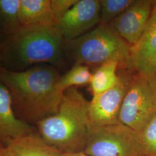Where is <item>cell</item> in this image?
Listing matches in <instances>:
<instances>
[{
  "label": "cell",
  "instance_id": "6da1fadb",
  "mask_svg": "<svg viewBox=\"0 0 156 156\" xmlns=\"http://www.w3.org/2000/svg\"><path fill=\"white\" fill-rule=\"evenodd\" d=\"M60 76L56 67L49 64L20 71L0 67V81L9 91L13 107L26 123H37L57 111L64 94Z\"/></svg>",
  "mask_w": 156,
  "mask_h": 156
},
{
  "label": "cell",
  "instance_id": "7a4b0ae2",
  "mask_svg": "<svg viewBox=\"0 0 156 156\" xmlns=\"http://www.w3.org/2000/svg\"><path fill=\"white\" fill-rule=\"evenodd\" d=\"M65 40L53 26H21L0 44L2 67L13 71L41 63L60 67L64 63Z\"/></svg>",
  "mask_w": 156,
  "mask_h": 156
},
{
  "label": "cell",
  "instance_id": "3957f363",
  "mask_svg": "<svg viewBox=\"0 0 156 156\" xmlns=\"http://www.w3.org/2000/svg\"><path fill=\"white\" fill-rule=\"evenodd\" d=\"M89 104L76 87L65 90L57 111L36 123L40 136L65 153L84 151L91 128Z\"/></svg>",
  "mask_w": 156,
  "mask_h": 156
},
{
  "label": "cell",
  "instance_id": "277c9868",
  "mask_svg": "<svg viewBox=\"0 0 156 156\" xmlns=\"http://www.w3.org/2000/svg\"><path fill=\"white\" fill-rule=\"evenodd\" d=\"M130 47L108 24H101L70 41L65 42L64 51L74 64L101 66L115 62L129 69Z\"/></svg>",
  "mask_w": 156,
  "mask_h": 156
},
{
  "label": "cell",
  "instance_id": "5b68a950",
  "mask_svg": "<svg viewBox=\"0 0 156 156\" xmlns=\"http://www.w3.org/2000/svg\"><path fill=\"white\" fill-rule=\"evenodd\" d=\"M156 115V77L136 73L123 100L120 122L137 133Z\"/></svg>",
  "mask_w": 156,
  "mask_h": 156
},
{
  "label": "cell",
  "instance_id": "8992f818",
  "mask_svg": "<svg viewBox=\"0 0 156 156\" xmlns=\"http://www.w3.org/2000/svg\"><path fill=\"white\" fill-rule=\"evenodd\" d=\"M84 152L90 156H145L138 133L122 123L91 127Z\"/></svg>",
  "mask_w": 156,
  "mask_h": 156
},
{
  "label": "cell",
  "instance_id": "52a82bcc",
  "mask_svg": "<svg viewBox=\"0 0 156 156\" xmlns=\"http://www.w3.org/2000/svg\"><path fill=\"white\" fill-rule=\"evenodd\" d=\"M133 76L131 73H124L120 75V81L117 85L93 96L88 109L91 127L121 123L119 120L121 108Z\"/></svg>",
  "mask_w": 156,
  "mask_h": 156
},
{
  "label": "cell",
  "instance_id": "ba28073f",
  "mask_svg": "<svg viewBox=\"0 0 156 156\" xmlns=\"http://www.w3.org/2000/svg\"><path fill=\"white\" fill-rule=\"evenodd\" d=\"M100 22V1L78 0L55 27L67 42L89 32Z\"/></svg>",
  "mask_w": 156,
  "mask_h": 156
},
{
  "label": "cell",
  "instance_id": "9c48e42d",
  "mask_svg": "<svg viewBox=\"0 0 156 156\" xmlns=\"http://www.w3.org/2000/svg\"><path fill=\"white\" fill-rule=\"evenodd\" d=\"M156 3L155 1L135 0L108 25L131 46L135 45L145 31Z\"/></svg>",
  "mask_w": 156,
  "mask_h": 156
},
{
  "label": "cell",
  "instance_id": "30bf717a",
  "mask_svg": "<svg viewBox=\"0 0 156 156\" xmlns=\"http://www.w3.org/2000/svg\"><path fill=\"white\" fill-rule=\"evenodd\" d=\"M131 71L156 77V26L149 20L138 42L130 47Z\"/></svg>",
  "mask_w": 156,
  "mask_h": 156
},
{
  "label": "cell",
  "instance_id": "8fae6325",
  "mask_svg": "<svg viewBox=\"0 0 156 156\" xmlns=\"http://www.w3.org/2000/svg\"><path fill=\"white\" fill-rule=\"evenodd\" d=\"M33 132L30 124L17 117L10 92L0 81V142L5 146L17 137Z\"/></svg>",
  "mask_w": 156,
  "mask_h": 156
},
{
  "label": "cell",
  "instance_id": "7c38bea8",
  "mask_svg": "<svg viewBox=\"0 0 156 156\" xmlns=\"http://www.w3.org/2000/svg\"><path fill=\"white\" fill-rule=\"evenodd\" d=\"M5 149L7 156H64L66 154L34 132L12 140Z\"/></svg>",
  "mask_w": 156,
  "mask_h": 156
},
{
  "label": "cell",
  "instance_id": "4fadbf2b",
  "mask_svg": "<svg viewBox=\"0 0 156 156\" xmlns=\"http://www.w3.org/2000/svg\"><path fill=\"white\" fill-rule=\"evenodd\" d=\"M19 20L21 25L53 26L51 0H20Z\"/></svg>",
  "mask_w": 156,
  "mask_h": 156
},
{
  "label": "cell",
  "instance_id": "5bb4252c",
  "mask_svg": "<svg viewBox=\"0 0 156 156\" xmlns=\"http://www.w3.org/2000/svg\"><path fill=\"white\" fill-rule=\"evenodd\" d=\"M119 64L115 62H106L100 66L92 75L90 87L93 96L111 89L120 81V75H117Z\"/></svg>",
  "mask_w": 156,
  "mask_h": 156
},
{
  "label": "cell",
  "instance_id": "9a60e30c",
  "mask_svg": "<svg viewBox=\"0 0 156 156\" xmlns=\"http://www.w3.org/2000/svg\"><path fill=\"white\" fill-rule=\"evenodd\" d=\"M20 0H0V33L5 38L22 26L19 20Z\"/></svg>",
  "mask_w": 156,
  "mask_h": 156
},
{
  "label": "cell",
  "instance_id": "2e32d148",
  "mask_svg": "<svg viewBox=\"0 0 156 156\" xmlns=\"http://www.w3.org/2000/svg\"><path fill=\"white\" fill-rule=\"evenodd\" d=\"M92 75L87 66L79 64H73L67 73L60 76L61 89L64 91L71 87L90 83Z\"/></svg>",
  "mask_w": 156,
  "mask_h": 156
},
{
  "label": "cell",
  "instance_id": "e0dca14e",
  "mask_svg": "<svg viewBox=\"0 0 156 156\" xmlns=\"http://www.w3.org/2000/svg\"><path fill=\"white\" fill-rule=\"evenodd\" d=\"M101 24H108L131 5L135 0H100Z\"/></svg>",
  "mask_w": 156,
  "mask_h": 156
},
{
  "label": "cell",
  "instance_id": "ac0fdd59",
  "mask_svg": "<svg viewBox=\"0 0 156 156\" xmlns=\"http://www.w3.org/2000/svg\"><path fill=\"white\" fill-rule=\"evenodd\" d=\"M145 156H156V115L138 133Z\"/></svg>",
  "mask_w": 156,
  "mask_h": 156
},
{
  "label": "cell",
  "instance_id": "d6986e66",
  "mask_svg": "<svg viewBox=\"0 0 156 156\" xmlns=\"http://www.w3.org/2000/svg\"><path fill=\"white\" fill-rule=\"evenodd\" d=\"M78 0H51V8L54 25L74 5Z\"/></svg>",
  "mask_w": 156,
  "mask_h": 156
},
{
  "label": "cell",
  "instance_id": "ffe728a7",
  "mask_svg": "<svg viewBox=\"0 0 156 156\" xmlns=\"http://www.w3.org/2000/svg\"><path fill=\"white\" fill-rule=\"evenodd\" d=\"M150 21L151 22L153 23L156 26V3L151 13Z\"/></svg>",
  "mask_w": 156,
  "mask_h": 156
},
{
  "label": "cell",
  "instance_id": "44dd1931",
  "mask_svg": "<svg viewBox=\"0 0 156 156\" xmlns=\"http://www.w3.org/2000/svg\"><path fill=\"white\" fill-rule=\"evenodd\" d=\"M64 156H90L86 154L84 151L72 153H66Z\"/></svg>",
  "mask_w": 156,
  "mask_h": 156
},
{
  "label": "cell",
  "instance_id": "7402d4cb",
  "mask_svg": "<svg viewBox=\"0 0 156 156\" xmlns=\"http://www.w3.org/2000/svg\"><path fill=\"white\" fill-rule=\"evenodd\" d=\"M0 156H7L5 147L2 151H0Z\"/></svg>",
  "mask_w": 156,
  "mask_h": 156
},
{
  "label": "cell",
  "instance_id": "603a6c76",
  "mask_svg": "<svg viewBox=\"0 0 156 156\" xmlns=\"http://www.w3.org/2000/svg\"><path fill=\"white\" fill-rule=\"evenodd\" d=\"M4 147H5V146L0 142V151H2Z\"/></svg>",
  "mask_w": 156,
  "mask_h": 156
},
{
  "label": "cell",
  "instance_id": "cb8c5ba5",
  "mask_svg": "<svg viewBox=\"0 0 156 156\" xmlns=\"http://www.w3.org/2000/svg\"><path fill=\"white\" fill-rule=\"evenodd\" d=\"M0 67H2V58H1V53H0Z\"/></svg>",
  "mask_w": 156,
  "mask_h": 156
}]
</instances>
